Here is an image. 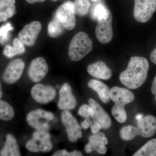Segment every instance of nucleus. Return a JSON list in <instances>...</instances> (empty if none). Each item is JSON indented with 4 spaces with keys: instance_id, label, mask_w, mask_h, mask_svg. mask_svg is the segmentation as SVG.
Segmentation results:
<instances>
[{
    "instance_id": "40",
    "label": "nucleus",
    "mask_w": 156,
    "mask_h": 156,
    "mask_svg": "<svg viewBox=\"0 0 156 156\" xmlns=\"http://www.w3.org/2000/svg\"><path fill=\"white\" fill-rule=\"evenodd\" d=\"M52 1H54V2H55V1H57V0H52Z\"/></svg>"
},
{
    "instance_id": "33",
    "label": "nucleus",
    "mask_w": 156,
    "mask_h": 156,
    "mask_svg": "<svg viewBox=\"0 0 156 156\" xmlns=\"http://www.w3.org/2000/svg\"><path fill=\"white\" fill-rule=\"evenodd\" d=\"M90 127H91V131L92 134H96L98 132L99 130L101 128V126L100 123L98 122L95 120H93L92 122H91Z\"/></svg>"
},
{
    "instance_id": "35",
    "label": "nucleus",
    "mask_w": 156,
    "mask_h": 156,
    "mask_svg": "<svg viewBox=\"0 0 156 156\" xmlns=\"http://www.w3.org/2000/svg\"><path fill=\"white\" fill-rule=\"evenodd\" d=\"M151 60L154 64L156 65V48L153 50L150 55Z\"/></svg>"
},
{
    "instance_id": "26",
    "label": "nucleus",
    "mask_w": 156,
    "mask_h": 156,
    "mask_svg": "<svg viewBox=\"0 0 156 156\" xmlns=\"http://www.w3.org/2000/svg\"><path fill=\"white\" fill-rule=\"evenodd\" d=\"M63 28L64 27L61 23L55 17V18L50 21L48 24V34L51 37H57L63 33Z\"/></svg>"
},
{
    "instance_id": "11",
    "label": "nucleus",
    "mask_w": 156,
    "mask_h": 156,
    "mask_svg": "<svg viewBox=\"0 0 156 156\" xmlns=\"http://www.w3.org/2000/svg\"><path fill=\"white\" fill-rule=\"evenodd\" d=\"M31 95L34 100L41 104L52 101L56 95V91L53 87L41 84L34 85L31 90Z\"/></svg>"
},
{
    "instance_id": "2",
    "label": "nucleus",
    "mask_w": 156,
    "mask_h": 156,
    "mask_svg": "<svg viewBox=\"0 0 156 156\" xmlns=\"http://www.w3.org/2000/svg\"><path fill=\"white\" fill-rule=\"evenodd\" d=\"M92 46V41L89 36L83 32H79L76 34L70 44L69 56L73 61H80L91 52Z\"/></svg>"
},
{
    "instance_id": "32",
    "label": "nucleus",
    "mask_w": 156,
    "mask_h": 156,
    "mask_svg": "<svg viewBox=\"0 0 156 156\" xmlns=\"http://www.w3.org/2000/svg\"><path fill=\"white\" fill-rule=\"evenodd\" d=\"M91 108V107L89 106V105H83L79 110L78 114L86 119L89 118L90 117Z\"/></svg>"
},
{
    "instance_id": "37",
    "label": "nucleus",
    "mask_w": 156,
    "mask_h": 156,
    "mask_svg": "<svg viewBox=\"0 0 156 156\" xmlns=\"http://www.w3.org/2000/svg\"><path fill=\"white\" fill-rule=\"evenodd\" d=\"M143 116V115L142 114H138L136 115V116H135V119H136L137 120V121H138V120L141 119Z\"/></svg>"
},
{
    "instance_id": "5",
    "label": "nucleus",
    "mask_w": 156,
    "mask_h": 156,
    "mask_svg": "<svg viewBox=\"0 0 156 156\" xmlns=\"http://www.w3.org/2000/svg\"><path fill=\"white\" fill-rule=\"evenodd\" d=\"M156 10V0H134V17L138 22H147Z\"/></svg>"
},
{
    "instance_id": "34",
    "label": "nucleus",
    "mask_w": 156,
    "mask_h": 156,
    "mask_svg": "<svg viewBox=\"0 0 156 156\" xmlns=\"http://www.w3.org/2000/svg\"><path fill=\"white\" fill-rule=\"evenodd\" d=\"M91 121L89 118L86 119V120L81 124V127L84 129H87L89 128L91 125Z\"/></svg>"
},
{
    "instance_id": "3",
    "label": "nucleus",
    "mask_w": 156,
    "mask_h": 156,
    "mask_svg": "<svg viewBox=\"0 0 156 156\" xmlns=\"http://www.w3.org/2000/svg\"><path fill=\"white\" fill-rule=\"evenodd\" d=\"M52 112L38 109L30 112L27 116L29 125L37 131H48L50 129L49 122L53 119Z\"/></svg>"
},
{
    "instance_id": "16",
    "label": "nucleus",
    "mask_w": 156,
    "mask_h": 156,
    "mask_svg": "<svg viewBox=\"0 0 156 156\" xmlns=\"http://www.w3.org/2000/svg\"><path fill=\"white\" fill-rule=\"evenodd\" d=\"M89 104L94 111V120L100 123L101 128L104 129H108L110 128L112 126L110 117L100 105L92 98L89 99Z\"/></svg>"
},
{
    "instance_id": "29",
    "label": "nucleus",
    "mask_w": 156,
    "mask_h": 156,
    "mask_svg": "<svg viewBox=\"0 0 156 156\" xmlns=\"http://www.w3.org/2000/svg\"><path fill=\"white\" fill-rule=\"evenodd\" d=\"M120 136L124 140L128 141L134 139L136 137L135 127L134 126H128L123 127L120 131Z\"/></svg>"
},
{
    "instance_id": "9",
    "label": "nucleus",
    "mask_w": 156,
    "mask_h": 156,
    "mask_svg": "<svg viewBox=\"0 0 156 156\" xmlns=\"http://www.w3.org/2000/svg\"><path fill=\"white\" fill-rule=\"evenodd\" d=\"M24 68L25 63L22 59H14L6 67L2 76L3 80L9 84L16 83L22 76Z\"/></svg>"
},
{
    "instance_id": "28",
    "label": "nucleus",
    "mask_w": 156,
    "mask_h": 156,
    "mask_svg": "<svg viewBox=\"0 0 156 156\" xmlns=\"http://www.w3.org/2000/svg\"><path fill=\"white\" fill-rule=\"evenodd\" d=\"M112 113L113 116L119 123L125 122L127 120V113L123 105L115 104L112 108Z\"/></svg>"
},
{
    "instance_id": "30",
    "label": "nucleus",
    "mask_w": 156,
    "mask_h": 156,
    "mask_svg": "<svg viewBox=\"0 0 156 156\" xmlns=\"http://www.w3.org/2000/svg\"><path fill=\"white\" fill-rule=\"evenodd\" d=\"M13 27L10 23H7L0 27V44H4L9 40V33Z\"/></svg>"
},
{
    "instance_id": "19",
    "label": "nucleus",
    "mask_w": 156,
    "mask_h": 156,
    "mask_svg": "<svg viewBox=\"0 0 156 156\" xmlns=\"http://www.w3.org/2000/svg\"><path fill=\"white\" fill-rule=\"evenodd\" d=\"M108 144V140L105 134L102 132H98L89 137V142L85 146V151L88 154L94 151H97L101 146L105 145Z\"/></svg>"
},
{
    "instance_id": "6",
    "label": "nucleus",
    "mask_w": 156,
    "mask_h": 156,
    "mask_svg": "<svg viewBox=\"0 0 156 156\" xmlns=\"http://www.w3.org/2000/svg\"><path fill=\"white\" fill-rule=\"evenodd\" d=\"M56 17L64 28L69 30L73 29L76 24L74 3L67 1L59 6L56 10Z\"/></svg>"
},
{
    "instance_id": "41",
    "label": "nucleus",
    "mask_w": 156,
    "mask_h": 156,
    "mask_svg": "<svg viewBox=\"0 0 156 156\" xmlns=\"http://www.w3.org/2000/svg\"><path fill=\"white\" fill-rule=\"evenodd\" d=\"M155 100H156V93L155 94Z\"/></svg>"
},
{
    "instance_id": "13",
    "label": "nucleus",
    "mask_w": 156,
    "mask_h": 156,
    "mask_svg": "<svg viewBox=\"0 0 156 156\" xmlns=\"http://www.w3.org/2000/svg\"><path fill=\"white\" fill-rule=\"evenodd\" d=\"M137 135L144 137H150L156 132V118L152 115L143 116L137 121L136 127Z\"/></svg>"
},
{
    "instance_id": "22",
    "label": "nucleus",
    "mask_w": 156,
    "mask_h": 156,
    "mask_svg": "<svg viewBox=\"0 0 156 156\" xmlns=\"http://www.w3.org/2000/svg\"><path fill=\"white\" fill-rule=\"evenodd\" d=\"M24 44L19 39L15 38L13 41V46L7 45L3 50V54L8 58H12L16 55L22 54L25 52Z\"/></svg>"
},
{
    "instance_id": "21",
    "label": "nucleus",
    "mask_w": 156,
    "mask_h": 156,
    "mask_svg": "<svg viewBox=\"0 0 156 156\" xmlns=\"http://www.w3.org/2000/svg\"><path fill=\"white\" fill-rule=\"evenodd\" d=\"M0 154L2 156L21 155L17 140L12 134H9L7 135L5 146L1 151Z\"/></svg>"
},
{
    "instance_id": "15",
    "label": "nucleus",
    "mask_w": 156,
    "mask_h": 156,
    "mask_svg": "<svg viewBox=\"0 0 156 156\" xmlns=\"http://www.w3.org/2000/svg\"><path fill=\"white\" fill-rule=\"evenodd\" d=\"M110 98L115 104L125 106L131 103L135 98L134 93L126 88L112 87L110 90Z\"/></svg>"
},
{
    "instance_id": "12",
    "label": "nucleus",
    "mask_w": 156,
    "mask_h": 156,
    "mask_svg": "<svg viewBox=\"0 0 156 156\" xmlns=\"http://www.w3.org/2000/svg\"><path fill=\"white\" fill-rule=\"evenodd\" d=\"M48 65L43 57H37L31 62L28 70V75L33 82L41 81L48 73Z\"/></svg>"
},
{
    "instance_id": "7",
    "label": "nucleus",
    "mask_w": 156,
    "mask_h": 156,
    "mask_svg": "<svg viewBox=\"0 0 156 156\" xmlns=\"http://www.w3.org/2000/svg\"><path fill=\"white\" fill-rule=\"evenodd\" d=\"M61 121L66 128L69 139L75 143L83 136L82 129L75 117L69 110H64L61 114Z\"/></svg>"
},
{
    "instance_id": "39",
    "label": "nucleus",
    "mask_w": 156,
    "mask_h": 156,
    "mask_svg": "<svg viewBox=\"0 0 156 156\" xmlns=\"http://www.w3.org/2000/svg\"><path fill=\"white\" fill-rule=\"evenodd\" d=\"M91 1L93 2H98V1H101V0H91Z\"/></svg>"
},
{
    "instance_id": "8",
    "label": "nucleus",
    "mask_w": 156,
    "mask_h": 156,
    "mask_svg": "<svg viewBox=\"0 0 156 156\" xmlns=\"http://www.w3.org/2000/svg\"><path fill=\"white\" fill-rule=\"evenodd\" d=\"M95 29V34L98 41L106 44L111 41L113 37L112 22V15L110 11L108 15L105 18L97 20Z\"/></svg>"
},
{
    "instance_id": "4",
    "label": "nucleus",
    "mask_w": 156,
    "mask_h": 156,
    "mask_svg": "<svg viewBox=\"0 0 156 156\" xmlns=\"http://www.w3.org/2000/svg\"><path fill=\"white\" fill-rule=\"evenodd\" d=\"M53 145L48 131H37L34 133L33 138L27 143L26 148L33 152H48L52 150Z\"/></svg>"
},
{
    "instance_id": "14",
    "label": "nucleus",
    "mask_w": 156,
    "mask_h": 156,
    "mask_svg": "<svg viewBox=\"0 0 156 156\" xmlns=\"http://www.w3.org/2000/svg\"><path fill=\"white\" fill-rule=\"evenodd\" d=\"M58 108L63 110H69L75 108L77 105L76 98L72 93L71 87L68 83H65L59 91Z\"/></svg>"
},
{
    "instance_id": "27",
    "label": "nucleus",
    "mask_w": 156,
    "mask_h": 156,
    "mask_svg": "<svg viewBox=\"0 0 156 156\" xmlns=\"http://www.w3.org/2000/svg\"><path fill=\"white\" fill-rule=\"evenodd\" d=\"M109 11L104 5L99 3L95 5L92 9L91 17L93 20L97 21L98 20L106 17L108 15Z\"/></svg>"
},
{
    "instance_id": "10",
    "label": "nucleus",
    "mask_w": 156,
    "mask_h": 156,
    "mask_svg": "<svg viewBox=\"0 0 156 156\" xmlns=\"http://www.w3.org/2000/svg\"><path fill=\"white\" fill-rule=\"evenodd\" d=\"M42 25L37 21H33L24 26L18 34L20 41L26 46L32 47L41 30Z\"/></svg>"
},
{
    "instance_id": "36",
    "label": "nucleus",
    "mask_w": 156,
    "mask_h": 156,
    "mask_svg": "<svg viewBox=\"0 0 156 156\" xmlns=\"http://www.w3.org/2000/svg\"><path fill=\"white\" fill-rule=\"evenodd\" d=\"M25 1L29 4H33L35 3L43 2H44L45 0H25Z\"/></svg>"
},
{
    "instance_id": "38",
    "label": "nucleus",
    "mask_w": 156,
    "mask_h": 156,
    "mask_svg": "<svg viewBox=\"0 0 156 156\" xmlns=\"http://www.w3.org/2000/svg\"><path fill=\"white\" fill-rule=\"evenodd\" d=\"M3 93L2 90V85H1V82H0V99L2 97Z\"/></svg>"
},
{
    "instance_id": "17",
    "label": "nucleus",
    "mask_w": 156,
    "mask_h": 156,
    "mask_svg": "<svg viewBox=\"0 0 156 156\" xmlns=\"http://www.w3.org/2000/svg\"><path fill=\"white\" fill-rule=\"evenodd\" d=\"M87 72L94 77L106 80H109L112 75L110 69L102 61L89 65L87 67Z\"/></svg>"
},
{
    "instance_id": "20",
    "label": "nucleus",
    "mask_w": 156,
    "mask_h": 156,
    "mask_svg": "<svg viewBox=\"0 0 156 156\" xmlns=\"http://www.w3.org/2000/svg\"><path fill=\"white\" fill-rule=\"evenodd\" d=\"M15 0H0V23L5 22L16 13Z\"/></svg>"
},
{
    "instance_id": "25",
    "label": "nucleus",
    "mask_w": 156,
    "mask_h": 156,
    "mask_svg": "<svg viewBox=\"0 0 156 156\" xmlns=\"http://www.w3.org/2000/svg\"><path fill=\"white\" fill-rule=\"evenodd\" d=\"M74 5L75 15L83 17L88 14L91 3L89 0H76Z\"/></svg>"
},
{
    "instance_id": "18",
    "label": "nucleus",
    "mask_w": 156,
    "mask_h": 156,
    "mask_svg": "<svg viewBox=\"0 0 156 156\" xmlns=\"http://www.w3.org/2000/svg\"><path fill=\"white\" fill-rule=\"evenodd\" d=\"M88 87L97 92L103 103H108L110 100V89L104 83L97 80H92L88 83Z\"/></svg>"
},
{
    "instance_id": "1",
    "label": "nucleus",
    "mask_w": 156,
    "mask_h": 156,
    "mask_svg": "<svg viewBox=\"0 0 156 156\" xmlns=\"http://www.w3.org/2000/svg\"><path fill=\"white\" fill-rule=\"evenodd\" d=\"M149 68L148 62L144 57H131L126 70L120 74V80L128 89H137L146 80Z\"/></svg>"
},
{
    "instance_id": "23",
    "label": "nucleus",
    "mask_w": 156,
    "mask_h": 156,
    "mask_svg": "<svg viewBox=\"0 0 156 156\" xmlns=\"http://www.w3.org/2000/svg\"><path fill=\"white\" fill-rule=\"evenodd\" d=\"M133 156H156V138L147 142Z\"/></svg>"
},
{
    "instance_id": "24",
    "label": "nucleus",
    "mask_w": 156,
    "mask_h": 156,
    "mask_svg": "<svg viewBox=\"0 0 156 156\" xmlns=\"http://www.w3.org/2000/svg\"><path fill=\"white\" fill-rule=\"evenodd\" d=\"M14 109L7 101L0 99V119L8 121L14 118Z\"/></svg>"
},
{
    "instance_id": "31",
    "label": "nucleus",
    "mask_w": 156,
    "mask_h": 156,
    "mask_svg": "<svg viewBox=\"0 0 156 156\" xmlns=\"http://www.w3.org/2000/svg\"><path fill=\"white\" fill-rule=\"evenodd\" d=\"M53 156H82L83 154L78 151H74L71 152H68L66 150L57 151L53 154Z\"/></svg>"
}]
</instances>
